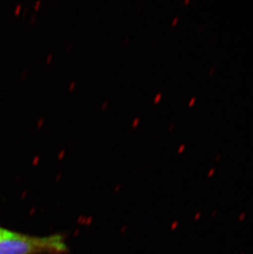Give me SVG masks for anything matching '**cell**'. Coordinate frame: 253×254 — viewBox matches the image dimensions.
Listing matches in <instances>:
<instances>
[{
  "label": "cell",
  "mask_w": 253,
  "mask_h": 254,
  "mask_svg": "<svg viewBox=\"0 0 253 254\" xmlns=\"http://www.w3.org/2000/svg\"><path fill=\"white\" fill-rule=\"evenodd\" d=\"M67 244L62 235L31 236L7 230L0 238V254H66Z\"/></svg>",
  "instance_id": "1"
},
{
  "label": "cell",
  "mask_w": 253,
  "mask_h": 254,
  "mask_svg": "<svg viewBox=\"0 0 253 254\" xmlns=\"http://www.w3.org/2000/svg\"><path fill=\"white\" fill-rule=\"evenodd\" d=\"M6 229L0 227V238L2 237V235H4V233L6 232Z\"/></svg>",
  "instance_id": "2"
},
{
  "label": "cell",
  "mask_w": 253,
  "mask_h": 254,
  "mask_svg": "<svg viewBox=\"0 0 253 254\" xmlns=\"http://www.w3.org/2000/svg\"><path fill=\"white\" fill-rule=\"evenodd\" d=\"M195 100H196V98L195 97H192L191 98V101H190V102H189V106H191L192 105H193L194 101H195Z\"/></svg>",
  "instance_id": "3"
},
{
  "label": "cell",
  "mask_w": 253,
  "mask_h": 254,
  "mask_svg": "<svg viewBox=\"0 0 253 254\" xmlns=\"http://www.w3.org/2000/svg\"><path fill=\"white\" fill-rule=\"evenodd\" d=\"M160 97H161V94H158L157 96H156V97H155V102H157V101L160 100Z\"/></svg>",
  "instance_id": "4"
},
{
  "label": "cell",
  "mask_w": 253,
  "mask_h": 254,
  "mask_svg": "<svg viewBox=\"0 0 253 254\" xmlns=\"http://www.w3.org/2000/svg\"><path fill=\"white\" fill-rule=\"evenodd\" d=\"M178 19H179V17H175V19H174V21H173L172 26H175V23L177 22Z\"/></svg>",
  "instance_id": "5"
},
{
  "label": "cell",
  "mask_w": 253,
  "mask_h": 254,
  "mask_svg": "<svg viewBox=\"0 0 253 254\" xmlns=\"http://www.w3.org/2000/svg\"><path fill=\"white\" fill-rule=\"evenodd\" d=\"M184 147H185V145H184V144H182V146H180V148L179 149V152H181L182 150H183Z\"/></svg>",
  "instance_id": "6"
},
{
  "label": "cell",
  "mask_w": 253,
  "mask_h": 254,
  "mask_svg": "<svg viewBox=\"0 0 253 254\" xmlns=\"http://www.w3.org/2000/svg\"><path fill=\"white\" fill-rule=\"evenodd\" d=\"M214 70H215V67H212L211 69L210 70V72H209V74H212L213 72H214Z\"/></svg>",
  "instance_id": "7"
},
{
  "label": "cell",
  "mask_w": 253,
  "mask_h": 254,
  "mask_svg": "<svg viewBox=\"0 0 253 254\" xmlns=\"http://www.w3.org/2000/svg\"><path fill=\"white\" fill-rule=\"evenodd\" d=\"M138 119H136V120H135V122L133 123V126H135L136 125V123H137V121H138Z\"/></svg>",
  "instance_id": "8"
},
{
  "label": "cell",
  "mask_w": 253,
  "mask_h": 254,
  "mask_svg": "<svg viewBox=\"0 0 253 254\" xmlns=\"http://www.w3.org/2000/svg\"><path fill=\"white\" fill-rule=\"evenodd\" d=\"M51 57H52V56H51V55H50V56H49L48 57V60H47V62H49V61L51 60Z\"/></svg>",
  "instance_id": "9"
},
{
  "label": "cell",
  "mask_w": 253,
  "mask_h": 254,
  "mask_svg": "<svg viewBox=\"0 0 253 254\" xmlns=\"http://www.w3.org/2000/svg\"><path fill=\"white\" fill-rule=\"evenodd\" d=\"M42 122H43V119H41V121H40V123H39V125L41 126V124H42Z\"/></svg>",
  "instance_id": "10"
},
{
  "label": "cell",
  "mask_w": 253,
  "mask_h": 254,
  "mask_svg": "<svg viewBox=\"0 0 253 254\" xmlns=\"http://www.w3.org/2000/svg\"><path fill=\"white\" fill-rule=\"evenodd\" d=\"M73 86H74V82H73V83H72V85H71V87H70V90H72V87H73Z\"/></svg>",
  "instance_id": "11"
},
{
  "label": "cell",
  "mask_w": 253,
  "mask_h": 254,
  "mask_svg": "<svg viewBox=\"0 0 253 254\" xmlns=\"http://www.w3.org/2000/svg\"><path fill=\"white\" fill-rule=\"evenodd\" d=\"M106 105H107V102H105V103H104V106H103V109L105 108Z\"/></svg>",
  "instance_id": "12"
}]
</instances>
